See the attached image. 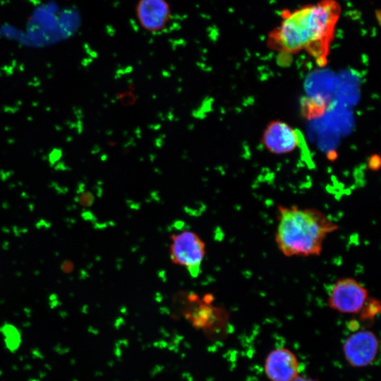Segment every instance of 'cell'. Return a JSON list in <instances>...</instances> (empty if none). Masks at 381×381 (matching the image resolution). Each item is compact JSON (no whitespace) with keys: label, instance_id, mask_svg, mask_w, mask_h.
I'll use <instances>...</instances> for the list:
<instances>
[{"label":"cell","instance_id":"6da1fadb","mask_svg":"<svg viewBox=\"0 0 381 381\" xmlns=\"http://www.w3.org/2000/svg\"><path fill=\"white\" fill-rule=\"evenodd\" d=\"M341 6L337 0H321L282 13L279 25L267 37L268 47L284 54L306 51L325 64Z\"/></svg>","mask_w":381,"mask_h":381},{"label":"cell","instance_id":"52a82bcc","mask_svg":"<svg viewBox=\"0 0 381 381\" xmlns=\"http://www.w3.org/2000/svg\"><path fill=\"white\" fill-rule=\"evenodd\" d=\"M262 141L269 152L281 155L291 152L298 147L299 136L286 122L273 121L264 130Z\"/></svg>","mask_w":381,"mask_h":381},{"label":"cell","instance_id":"277c9868","mask_svg":"<svg viewBox=\"0 0 381 381\" xmlns=\"http://www.w3.org/2000/svg\"><path fill=\"white\" fill-rule=\"evenodd\" d=\"M380 341L376 334L368 329L354 330L342 344V353L347 363L354 368L371 365L377 359Z\"/></svg>","mask_w":381,"mask_h":381},{"label":"cell","instance_id":"7a4b0ae2","mask_svg":"<svg viewBox=\"0 0 381 381\" xmlns=\"http://www.w3.org/2000/svg\"><path fill=\"white\" fill-rule=\"evenodd\" d=\"M275 243L286 257L320 255L326 237L339 226L317 208L277 207Z\"/></svg>","mask_w":381,"mask_h":381},{"label":"cell","instance_id":"9c48e42d","mask_svg":"<svg viewBox=\"0 0 381 381\" xmlns=\"http://www.w3.org/2000/svg\"><path fill=\"white\" fill-rule=\"evenodd\" d=\"M381 305L379 300L375 298H368L365 303L360 314L361 321H373L375 317L380 313Z\"/></svg>","mask_w":381,"mask_h":381},{"label":"cell","instance_id":"ba28073f","mask_svg":"<svg viewBox=\"0 0 381 381\" xmlns=\"http://www.w3.org/2000/svg\"><path fill=\"white\" fill-rule=\"evenodd\" d=\"M135 13L143 29L156 32L164 30L169 22L171 8L166 0H138Z\"/></svg>","mask_w":381,"mask_h":381},{"label":"cell","instance_id":"8992f818","mask_svg":"<svg viewBox=\"0 0 381 381\" xmlns=\"http://www.w3.org/2000/svg\"><path fill=\"white\" fill-rule=\"evenodd\" d=\"M263 371L270 381H293L300 373L296 353L286 347L271 350L266 356Z\"/></svg>","mask_w":381,"mask_h":381},{"label":"cell","instance_id":"30bf717a","mask_svg":"<svg viewBox=\"0 0 381 381\" xmlns=\"http://www.w3.org/2000/svg\"><path fill=\"white\" fill-rule=\"evenodd\" d=\"M293 381H318V380L309 376H303V375H299Z\"/></svg>","mask_w":381,"mask_h":381},{"label":"cell","instance_id":"5b68a950","mask_svg":"<svg viewBox=\"0 0 381 381\" xmlns=\"http://www.w3.org/2000/svg\"><path fill=\"white\" fill-rule=\"evenodd\" d=\"M368 298V289L353 277L339 279L331 287L328 306L343 314H359Z\"/></svg>","mask_w":381,"mask_h":381},{"label":"cell","instance_id":"3957f363","mask_svg":"<svg viewBox=\"0 0 381 381\" xmlns=\"http://www.w3.org/2000/svg\"><path fill=\"white\" fill-rule=\"evenodd\" d=\"M169 255L172 263L185 268L196 277L206 255V245L196 232L184 229L171 234Z\"/></svg>","mask_w":381,"mask_h":381}]
</instances>
